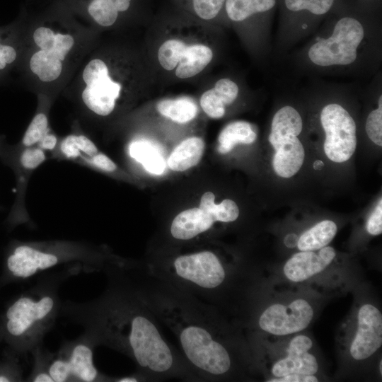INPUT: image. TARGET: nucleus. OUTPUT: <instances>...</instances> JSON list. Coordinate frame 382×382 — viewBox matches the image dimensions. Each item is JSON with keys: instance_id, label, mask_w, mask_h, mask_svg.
I'll list each match as a JSON object with an SVG mask.
<instances>
[{"instance_id": "nucleus-1", "label": "nucleus", "mask_w": 382, "mask_h": 382, "mask_svg": "<svg viewBox=\"0 0 382 382\" xmlns=\"http://www.w3.org/2000/svg\"><path fill=\"white\" fill-rule=\"evenodd\" d=\"M104 272L108 284L98 298L62 306V311L83 325V337L94 346L103 345L129 357L144 381H201L180 351L163 336L126 263H111Z\"/></svg>"}, {"instance_id": "nucleus-2", "label": "nucleus", "mask_w": 382, "mask_h": 382, "mask_svg": "<svg viewBox=\"0 0 382 382\" xmlns=\"http://www.w3.org/2000/svg\"><path fill=\"white\" fill-rule=\"evenodd\" d=\"M138 291L158 321L175 336L180 352L201 381L243 377L253 368L248 340L236 323L216 307L149 274L127 265Z\"/></svg>"}, {"instance_id": "nucleus-3", "label": "nucleus", "mask_w": 382, "mask_h": 382, "mask_svg": "<svg viewBox=\"0 0 382 382\" xmlns=\"http://www.w3.org/2000/svg\"><path fill=\"white\" fill-rule=\"evenodd\" d=\"M284 59L294 73L313 79L374 76L382 60L381 28L357 16H340L318 28Z\"/></svg>"}, {"instance_id": "nucleus-4", "label": "nucleus", "mask_w": 382, "mask_h": 382, "mask_svg": "<svg viewBox=\"0 0 382 382\" xmlns=\"http://www.w3.org/2000/svg\"><path fill=\"white\" fill-rule=\"evenodd\" d=\"M143 267L151 275L216 307L225 315L239 313L242 322L244 320L253 272L214 250L156 255Z\"/></svg>"}, {"instance_id": "nucleus-5", "label": "nucleus", "mask_w": 382, "mask_h": 382, "mask_svg": "<svg viewBox=\"0 0 382 382\" xmlns=\"http://www.w3.org/2000/svg\"><path fill=\"white\" fill-rule=\"evenodd\" d=\"M322 89L327 101L319 113L320 127L325 134L323 149L333 162L349 160L357 147V124L350 112L340 100L346 83L325 81Z\"/></svg>"}, {"instance_id": "nucleus-6", "label": "nucleus", "mask_w": 382, "mask_h": 382, "mask_svg": "<svg viewBox=\"0 0 382 382\" xmlns=\"http://www.w3.org/2000/svg\"><path fill=\"white\" fill-rule=\"evenodd\" d=\"M59 306L53 291L41 289L16 300L6 312V328L16 337L25 340L30 350L37 349L53 324Z\"/></svg>"}, {"instance_id": "nucleus-7", "label": "nucleus", "mask_w": 382, "mask_h": 382, "mask_svg": "<svg viewBox=\"0 0 382 382\" xmlns=\"http://www.w3.org/2000/svg\"><path fill=\"white\" fill-rule=\"evenodd\" d=\"M303 128L302 116L292 105H283L272 117L268 141L275 150L272 166L279 177H292L303 163L305 151L299 138Z\"/></svg>"}, {"instance_id": "nucleus-8", "label": "nucleus", "mask_w": 382, "mask_h": 382, "mask_svg": "<svg viewBox=\"0 0 382 382\" xmlns=\"http://www.w3.org/2000/svg\"><path fill=\"white\" fill-rule=\"evenodd\" d=\"M312 303L304 298L269 303L249 308L244 327L277 337L299 333L314 318Z\"/></svg>"}, {"instance_id": "nucleus-9", "label": "nucleus", "mask_w": 382, "mask_h": 382, "mask_svg": "<svg viewBox=\"0 0 382 382\" xmlns=\"http://www.w3.org/2000/svg\"><path fill=\"white\" fill-rule=\"evenodd\" d=\"M335 0H284L287 14L291 17L277 30L272 56L284 60L289 52L310 37L318 28V20L332 8Z\"/></svg>"}, {"instance_id": "nucleus-10", "label": "nucleus", "mask_w": 382, "mask_h": 382, "mask_svg": "<svg viewBox=\"0 0 382 382\" xmlns=\"http://www.w3.org/2000/svg\"><path fill=\"white\" fill-rule=\"evenodd\" d=\"M38 48L29 60V67L42 82L56 81L62 74L63 64L75 44L69 33L56 32L49 26L40 25L33 34Z\"/></svg>"}, {"instance_id": "nucleus-11", "label": "nucleus", "mask_w": 382, "mask_h": 382, "mask_svg": "<svg viewBox=\"0 0 382 382\" xmlns=\"http://www.w3.org/2000/svg\"><path fill=\"white\" fill-rule=\"evenodd\" d=\"M94 345L84 337L64 345L47 366L54 382L113 381L100 374L93 363Z\"/></svg>"}, {"instance_id": "nucleus-12", "label": "nucleus", "mask_w": 382, "mask_h": 382, "mask_svg": "<svg viewBox=\"0 0 382 382\" xmlns=\"http://www.w3.org/2000/svg\"><path fill=\"white\" fill-rule=\"evenodd\" d=\"M84 88L81 98L85 105L100 116H107L115 109L122 84L113 79L107 63L102 59L90 60L82 72Z\"/></svg>"}, {"instance_id": "nucleus-13", "label": "nucleus", "mask_w": 382, "mask_h": 382, "mask_svg": "<svg viewBox=\"0 0 382 382\" xmlns=\"http://www.w3.org/2000/svg\"><path fill=\"white\" fill-rule=\"evenodd\" d=\"M355 329L348 345L350 358L357 362L372 357L382 345V314L371 303L361 304L355 316Z\"/></svg>"}, {"instance_id": "nucleus-14", "label": "nucleus", "mask_w": 382, "mask_h": 382, "mask_svg": "<svg viewBox=\"0 0 382 382\" xmlns=\"http://www.w3.org/2000/svg\"><path fill=\"white\" fill-rule=\"evenodd\" d=\"M313 346V340L308 335L300 332L292 335L283 352L270 364L268 378H278L291 374H317L319 364L311 352Z\"/></svg>"}, {"instance_id": "nucleus-15", "label": "nucleus", "mask_w": 382, "mask_h": 382, "mask_svg": "<svg viewBox=\"0 0 382 382\" xmlns=\"http://www.w3.org/2000/svg\"><path fill=\"white\" fill-rule=\"evenodd\" d=\"M335 256V249L328 245L316 250L299 251L285 262L283 274L291 282H304L326 270Z\"/></svg>"}, {"instance_id": "nucleus-16", "label": "nucleus", "mask_w": 382, "mask_h": 382, "mask_svg": "<svg viewBox=\"0 0 382 382\" xmlns=\"http://www.w3.org/2000/svg\"><path fill=\"white\" fill-rule=\"evenodd\" d=\"M215 222L199 207L185 209L178 214L169 227V235L178 242H191L208 233Z\"/></svg>"}, {"instance_id": "nucleus-17", "label": "nucleus", "mask_w": 382, "mask_h": 382, "mask_svg": "<svg viewBox=\"0 0 382 382\" xmlns=\"http://www.w3.org/2000/svg\"><path fill=\"white\" fill-rule=\"evenodd\" d=\"M76 11L98 25H113L122 14L129 11L134 0H66Z\"/></svg>"}, {"instance_id": "nucleus-18", "label": "nucleus", "mask_w": 382, "mask_h": 382, "mask_svg": "<svg viewBox=\"0 0 382 382\" xmlns=\"http://www.w3.org/2000/svg\"><path fill=\"white\" fill-rule=\"evenodd\" d=\"M239 89L236 81L222 78L202 95L200 105L209 117L221 118L225 114L226 106L231 105L238 98Z\"/></svg>"}, {"instance_id": "nucleus-19", "label": "nucleus", "mask_w": 382, "mask_h": 382, "mask_svg": "<svg viewBox=\"0 0 382 382\" xmlns=\"http://www.w3.org/2000/svg\"><path fill=\"white\" fill-rule=\"evenodd\" d=\"M213 58L210 47L202 44H184L180 52L175 75L180 79H187L200 73Z\"/></svg>"}, {"instance_id": "nucleus-20", "label": "nucleus", "mask_w": 382, "mask_h": 382, "mask_svg": "<svg viewBox=\"0 0 382 382\" xmlns=\"http://www.w3.org/2000/svg\"><path fill=\"white\" fill-rule=\"evenodd\" d=\"M276 3L277 0H225L223 9L231 22L241 24L270 13Z\"/></svg>"}, {"instance_id": "nucleus-21", "label": "nucleus", "mask_w": 382, "mask_h": 382, "mask_svg": "<svg viewBox=\"0 0 382 382\" xmlns=\"http://www.w3.org/2000/svg\"><path fill=\"white\" fill-rule=\"evenodd\" d=\"M204 146V140L199 137L184 139L168 157V167L174 171H185L196 166L202 157Z\"/></svg>"}, {"instance_id": "nucleus-22", "label": "nucleus", "mask_w": 382, "mask_h": 382, "mask_svg": "<svg viewBox=\"0 0 382 382\" xmlns=\"http://www.w3.org/2000/svg\"><path fill=\"white\" fill-rule=\"evenodd\" d=\"M257 139L253 126L245 121L228 123L220 132L218 151L221 154L230 152L238 144H250Z\"/></svg>"}, {"instance_id": "nucleus-23", "label": "nucleus", "mask_w": 382, "mask_h": 382, "mask_svg": "<svg viewBox=\"0 0 382 382\" xmlns=\"http://www.w3.org/2000/svg\"><path fill=\"white\" fill-rule=\"evenodd\" d=\"M337 231V226L334 221H321L298 237L296 247L299 251L319 250L328 245Z\"/></svg>"}, {"instance_id": "nucleus-24", "label": "nucleus", "mask_w": 382, "mask_h": 382, "mask_svg": "<svg viewBox=\"0 0 382 382\" xmlns=\"http://www.w3.org/2000/svg\"><path fill=\"white\" fill-rule=\"evenodd\" d=\"M132 158L139 162L146 170L154 175H161L166 170V162L156 147L146 141H136L129 146Z\"/></svg>"}, {"instance_id": "nucleus-25", "label": "nucleus", "mask_w": 382, "mask_h": 382, "mask_svg": "<svg viewBox=\"0 0 382 382\" xmlns=\"http://www.w3.org/2000/svg\"><path fill=\"white\" fill-rule=\"evenodd\" d=\"M156 108L163 116L180 124L192 120L198 112L195 101L187 97L162 100Z\"/></svg>"}, {"instance_id": "nucleus-26", "label": "nucleus", "mask_w": 382, "mask_h": 382, "mask_svg": "<svg viewBox=\"0 0 382 382\" xmlns=\"http://www.w3.org/2000/svg\"><path fill=\"white\" fill-rule=\"evenodd\" d=\"M214 195L210 192L204 193L200 199L199 208L207 212L215 222L231 223L239 216L236 203L229 199H224L219 204L214 203Z\"/></svg>"}, {"instance_id": "nucleus-27", "label": "nucleus", "mask_w": 382, "mask_h": 382, "mask_svg": "<svg viewBox=\"0 0 382 382\" xmlns=\"http://www.w3.org/2000/svg\"><path fill=\"white\" fill-rule=\"evenodd\" d=\"M195 16L205 21L216 18L223 10L225 0H175Z\"/></svg>"}, {"instance_id": "nucleus-28", "label": "nucleus", "mask_w": 382, "mask_h": 382, "mask_svg": "<svg viewBox=\"0 0 382 382\" xmlns=\"http://www.w3.org/2000/svg\"><path fill=\"white\" fill-rule=\"evenodd\" d=\"M62 152L68 158H74L81 152L91 156L98 153L95 144L84 135L71 134L65 137L60 144Z\"/></svg>"}, {"instance_id": "nucleus-29", "label": "nucleus", "mask_w": 382, "mask_h": 382, "mask_svg": "<svg viewBox=\"0 0 382 382\" xmlns=\"http://www.w3.org/2000/svg\"><path fill=\"white\" fill-rule=\"evenodd\" d=\"M184 44L177 39H170L161 44L158 51V59L164 69L170 71L178 65Z\"/></svg>"}, {"instance_id": "nucleus-30", "label": "nucleus", "mask_w": 382, "mask_h": 382, "mask_svg": "<svg viewBox=\"0 0 382 382\" xmlns=\"http://www.w3.org/2000/svg\"><path fill=\"white\" fill-rule=\"evenodd\" d=\"M365 132L371 141L377 146H382V97L378 99L376 108L367 115Z\"/></svg>"}, {"instance_id": "nucleus-31", "label": "nucleus", "mask_w": 382, "mask_h": 382, "mask_svg": "<svg viewBox=\"0 0 382 382\" xmlns=\"http://www.w3.org/2000/svg\"><path fill=\"white\" fill-rule=\"evenodd\" d=\"M48 132V120L45 114H37L28 127L23 138V144L28 147L37 144L41 138Z\"/></svg>"}, {"instance_id": "nucleus-32", "label": "nucleus", "mask_w": 382, "mask_h": 382, "mask_svg": "<svg viewBox=\"0 0 382 382\" xmlns=\"http://www.w3.org/2000/svg\"><path fill=\"white\" fill-rule=\"evenodd\" d=\"M46 158L43 149L28 146L21 156V163L26 169H35Z\"/></svg>"}, {"instance_id": "nucleus-33", "label": "nucleus", "mask_w": 382, "mask_h": 382, "mask_svg": "<svg viewBox=\"0 0 382 382\" xmlns=\"http://www.w3.org/2000/svg\"><path fill=\"white\" fill-rule=\"evenodd\" d=\"M366 231L371 236H378L382 233V199L381 198L366 223Z\"/></svg>"}, {"instance_id": "nucleus-34", "label": "nucleus", "mask_w": 382, "mask_h": 382, "mask_svg": "<svg viewBox=\"0 0 382 382\" xmlns=\"http://www.w3.org/2000/svg\"><path fill=\"white\" fill-rule=\"evenodd\" d=\"M17 58V51L13 45L0 40V71H4Z\"/></svg>"}, {"instance_id": "nucleus-35", "label": "nucleus", "mask_w": 382, "mask_h": 382, "mask_svg": "<svg viewBox=\"0 0 382 382\" xmlns=\"http://www.w3.org/2000/svg\"><path fill=\"white\" fill-rule=\"evenodd\" d=\"M269 382H316L318 378L315 374H291L278 378H267Z\"/></svg>"}, {"instance_id": "nucleus-36", "label": "nucleus", "mask_w": 382, "mask_h": 382, "mask_svg": "<svg viewBox=\"0 0 382 382\" xmlns=\"http://www.w3.org/2000/svg\"><path fill=\"white\" fill-rule=\"evenodd\" d=\"M91 162L97 168L108 172H112L117 168L116 164L106 155L97 153L91 156Z\"/></svg>"}, {"instance_id": "nucleus-37", "label": "nucleus", "mask_w": 382, "mask_h": 382, "mask_svg": "<svg viewBox=\"0 0 382 382\" xmlns=\"http://www.w3.org/2000/svg\"><path fill=\"white\" fill-rule=\"evenodd\" d=\"M57 143V137L54 134L48 132L37 142L38 146L45 150H52L56 146Z\"/></svg>"}, {"instance_id": "nucleus-38", "label": "nucleus", "mask_w": 382, "mask_h": 382, "mask_svg": "<svg viewBox=\"0 0 382 382\" xmlns=\"http://www.w3.org/2000/svg\"><path fill=\"white\" fill-rule=\"evenodd\" d=\"M31 381L34 382H54L52 378L45 370H40L33 374Z\"/></svg>"}, {"instance_id": "nucleus-39", "label": "nucleus", "mask_w": 382, "mask_h": 382, "mask_svg": "<svg viewBox=\"0 0 382 382\" xmlns=\"http://www.w3.org/2000/svg\"><path fill=\"white\" fill-rule=\"evenodd\" d=\"M113 381L117 382H136V381H144L143 378L135 372L132 375L127 376H123L120 378H114Z\"/></svg>"}, {"instance_id": "nucleus-40", "label": "nucleus", "mask_w": 382, "mask_h": 382, "mask_svg": "<svg viewBox=\"0 0 382 382\" xmlns=\"http://www.w3.org/2000/svg\"><path fill=\"white\" fill-rule=\"evenodd\" d=\"M298 237L294 234H289L284 238V243L287 247L293 248L296 246Z\"/></svg>"}, {"instance_id": "nucleus-41", "label": "nucleus", "mask_w": 382, "mask_h": 382, "mask_svg": "<svg viewBox=\"0 0 382 382\" xmlns=\"http://www.w3.org/2000/svg\"><path fill=\"white\" fill-rule=\"evenodd\" d=\"M8 381H10L8 378L4 376H0V382H8Z\"/></svg>"}, {"instance_id": "nucleus-42", "label": "nucleus", "mask_w": 382, "mask_h": 382, "mask_svg": "<svg viewBox=\"0 0 382 382\" xmlns=\"http://www.w3.org/2000/svg\"><path fill=\"white\" fill-rule=\"evenodd\" d=\"M381 365H382V361L380 360V361H379V369H380V374L381 375V373H382V366H381Z\"/></svg>"}, {"instance_id": "nucleus-43", "label": "nucleus", "mask_w": 382, "mask_h": 382, "mask_svg": "<svg viewBox=\"0 0 382 382\" xmlns=\"http://www.w3.org/2000/svg\"><path fill=\"white\" fill-rule=\"evenodd\" d=\"M0 40H1V38H0Z\"/></svg>"}]
</instances>
